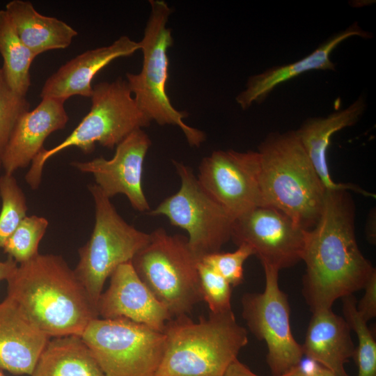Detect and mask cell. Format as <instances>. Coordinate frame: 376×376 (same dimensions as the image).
Instances as JSON below:
<instances>
[{
  "mask_svg": "<svg viewBox=\"0 0 376 376\" xmlns=\"http://www.w3.org/2000/svg\"><path fill=\"white\" fill-rule=\"evenodd\" d=\"M301 260L302 294L312 312L363 289L376 272L358 246L348 191H326L319 219L306 232Z\"/></svg>",
  "mask_w": 376,
  "mask_h": 376,
  "instance_id": "6da1fadb",
  "label": "cell"
},
{
  "mask_svg": "<svg viewBox=\"0 0 376 376\" xmlns=\"http://www.w3.org/2000/svg\"><path fill=\"white\" fill-rule=\"evenodd\" d=\"M6 281V298L50 338L80 336L99 318L96 305L61 256L38 253L17 265Z\"/></svg>",
  "mask_w": 376,
  "mask_h": 376,
  "instance_id": "7a4b0ae2",
  "label": "cell"
},
{
  "mask_svg": "<svg viewBox=\"0 0 376 376\" xmlns=\"http://www.w3.org/2000/svg\"><path fill=\"white\" fill-rule=\"evenodd\" d=\"M258 152L263 206L281 211L305 230L312 228L327 190L295 131L270 133Z\"/></svg>",
  "mask_w": 376,
  "mask_h": 376,
  "instance_id": "3957f363",
  "label": "cell"
},
{
  "mask_svg": "<svg viewBox=\"0 0 376 376\" xmlns=\"http://www.w3.org/2000/svg\"><path fill=\"white\" fill-rule=\"evenodd\" d=\"M165 350L155 376H223L248 343L232 310L210 312L193 322L187 315L167 322Z\"/></svg>",
  "mask_w": 376,
  "mask_h": 376,
  "instance_id": "277c9868",
  "label": "cell"
},
{
  "mask_svg": "<svg viewBox=\"0 0 376 376\" xmlns=\"http://www.w3.org/2000/svg\"><path fill=\"white\" fill-rule=\"evenodd\" d=\"M90 98L91 109L74 130L56 146L43 148L31 162L25 175L31 189L38 188L45 163L60 152L76 147L88 154L96 143L113 149L134 131L151 123L136 105L126 80L121 77L95 85Z\"/></svg>",
  "mask_w": 376,
  "mask_h": 376,
  "instance_id": "5b68a950",
  "label": "cell"
},
{
  "mask_svg": "<svg viewBox=\"0 0 376 376\" xmlns=\"http://www.w3.org/2000/svg\"><path fill=\"white\" fill-rule=\"evenodd\" d=\"M150 13L143 36L139 41L143 54L141 71L127 73L126 81L139 109L159 125L178 127L191 146L199 147L205 133L184 121L188 113L177 110L166 92L168 49L173 45L171 31L167 27L171 9L164 1L150 0Z\"/></svg>",
  "mask_w": 376,
  "mask_h": 376,
  "instance_id": "8992f818",
  "label": "cell"
},
{
  "mask_svg": "<svg viewBox=\"0 0 376 376\" xmlns=\"http://www.w3.org/2000/svg\"><path fill=\"white\" fill-rule=\"evenodd\" d=\"M187 237L162 228L131 263L141 280L173 318L187 315L203 301L197 265Z\"/></svg>",
  "mask_w": 376,
  "mask_h": 376,
  "instance_id": "52a82bcc",
  "label": "cell"
},
{
  "mask_svg": "<svg viewBox=\"0 0 376 376\" xmlns=\"http://www.w3.org/2000/svg\"><path fill=\"white\" fill-rule=\"evenodd\" d=\"M88 189L95 203V224L88 241L79 249L74 271L97 305L107 278L148 244L150 233L127 224L95 184Z\"/></svg>",
  "mask_w": 376,
  "mask_h": 376,
  "instance_id": "ba28073f",
  "label": "cell"
},
{
  "mask_svg": "<svg viewBox=\"0 0 376 376\" xmlns=\"http://www.w3.org/2000/svg\"><path fill=\"white\" fill-rule=\"evenodd\" d=\"M80 337L105 376H155L165 350L163 332L123 318H95Z\"/></svg>",
  "mask_w": 376,
  "mask_h": 376,
  "instance_id": "9c48e42d",
  "label": "cell"
},
{
  "mask_svg": "<svg viewBox=\"0 0 376 376\" xmlns=\"http://www.w3.org/2000/svg\"><path fill=\"white\" fill-rule=\"evenodd\" d=\"M173 162L180 178V189L148 214L165 216L171 225L185 230L189 248L201 260L220 251L230 240L234 219L203 189L189 166Z\"/></svg>",
  "mask_w": 376,
  "mask_h": 376,
  "instance_id": "30bf717a",
  "label": "cell"
},
{
  "mask_svg": "<svg viewBox=\"0 0 376 376\" xmlns=\"http://www.w3.org/2000/svg\"><path fill=\"white\" fill-rule=\"evenodd\" d=\"M263 266L264 291L243 295L242 317L252 334L266 343L267 363L272 376H279L300 365L304 354L291 331L290 305L279 285V270Z\"/></svg>",
  "mask_w": 376,
  "mask_h": 376,
  "instance_id": "8fae6325",
  "label": "cell"
},
{
  "mask_svg": "<svg viewBox=\"0 0 376 376\" xmlns=\"http://www.w3.org/2000/svg\"><path fill=\"white\" fill-rule=\"evenodd\" d=\"M258 152L216 150L198 166L197 179L203 189L235 219L263 206Z\"/></svg>",
  "mask_w": 376,
  "mask_h": 376,
  "instance_id": "7c38bea8",
  "label": "cell"
},
{
  "mask_svg": "<svg viewBox=\"0 0 376 376\" xmlns=\"http://www.w3.org/2000/svg\"><path fill=\"white\" fill-rule=\"evenodd\" d=\"M306 230L281 211L258 206L233 220L230 239L249 245L262 265L280 271L301 260Z\"/></svg>",
  "mask_w": 376,
  "mask_h": 376,
  "instance_id": "4fadbf2b",
  "label": "cell"
},
{
  "mask_svg": "<svg viewBox=\"0 0 376 376\" xmlns=\"http://www.w3.org/2000/svg\"><path fill=\"white\" fill-rule=\"evenodd\" d=\"M151 140L143 129L134 131L116 147L111 159L94 158L74 162L72 166L82 173H91L95 185L109 198L124 194L132 207L139 212L150 210L142 186L143 163Z\"/></svg>",
  "mask_w": 376,
  "mask_h": 376,
  "instance_id": "5bb4252c",
  "label": "cell"
},
{
  "mask_svg": "<svg viewBox=\"0 0 376 376\" xmlns=\"http://www.w3.org/2000/svg\"><path fill=\"white\" fill-rule=\"evenodd\" d=\"M96 308L99 318H127L161 332L173 318L141 280L131 262L120 265L111 274L109 286L102 292Z\"/></svg>",
  "mask_w": 376,
  "mask_h": 376,
  "instance_id": "9a60e30c",
  "label": "cell"
},
{
  "mask_svg": "<svg viewBox=\"0 0 376 376\" xmlns=\"http://www.w3.org/2000/svg\"><path fill=\"white\" fill-rule=\"evenodd\" d=\"M65 102L42 98L36 108L20 117L2 154L1 166L5 173L13 175L17 169L27 167L44 148L45 139L65 127L69 117Z\"/></svg>",
  "mask_w": 376,
  "mask_h": 376,
  "instance_id": "2e32d148",
  "label": "cell"
},
{
  "mask_svg": "<svg viewBox=\"0 0 376 376\" xmlns=\"http://www.w3.org/2000/svg\"><path fill=\"white\" fill-rule=\"evenodd\" d=\"M140 50L139 42L122 36L111 45L84 52L61 65L45 81L40 97L66 100L74 95L91 97L95 76L111 62Z\"/></svg>",
  "mask_w": 376,
  "mask_h": 376,
  "instance_id": "e0dca14e",
  "label": "cell"
},
{
  "mask_svg": "<svg viewBox=\"0 0 376 376\" xmlns=\"http://www.w3.org/2000/svg\"><path fill=\"white\" fill-rule=\"evenodd\" d=\"M369 38L371 33L363 30L357 22L345 30L335 33L321 44L308 56L283 65L274 66L263 72L251 75L248 79L245 88L235 100L244 110L254 103L263 102L269 93L279 85L311 70H336V65L331 59L332 52L343 41L351 37Z\"/></svg>",
  "mask_w": 376,
  "mask_h": 376,
  "instance_id": "ac0fdd59",
  "label": "cell"
},
{
  "mask_svg": "<svg viewBox=\"0 0 376 376\" xmlns=\"http://www.w3.org/2000/svg\"><path fill=\"white\" fill-rule=\"evenodd\" d=\"M50 337L6 298L0 302V368L31 375Z\"/></svg>",
  "mask_w": 376,
  "mask_h": 376,
  "instance_id": "d6986e66",
  "label": "cell"
},
{
  "mask_svg": "<svg viewBox=\"0 0 376 376\" xmlns=\"http://www.w3.org/2000/svg\"><path fill=\"white\" fill-rule=\"evenodd\" d=\"M366 107L364 98L359 97L345 109L335 111L324 117L306 120L295 131L327 191L352 190L366 196H375L354 185L335 182L331 177L327 162L331 136L336 132L356 124L364 113Z\"/></svg>",
  "mask_w": 376,
  "mask_h": 376,
  "instance_id": "ffe728a7",
  "label": "cell"
},
{
  "mask_svg": "<svg viewBox=\"0 0 376 376\" xmlns=\"http://www.w3.org/2000/svg\"><path fill=\"white\" fill-rule=\"evenodd\" d=\"M304 344V355L336 376H349L345 363L354 357L351 329L331 308L312 312Z\"/></svg>",
  "mask_w": 376,
  "mask_h": 376,
  "instance_id": "44dd1931",
  "label": "cell"
},
{
  "mask_svg": "<svg viewBox=\"0 0 376 376\" xmlns=\"http://www.w3.org/2000/svg\"><path fill=\"white\" fill-rule=\"evenodd\" d=\"M23 43L37 56L67 48L77 32L65 22L38 12L29 1L13 0L5 9Z\"/></svg>",
  "mask_w": 376,
  "mask_h": 376,
  "instance_id": "7402d4cb",
  "label": "cell"
},
{
  "mask_svg": "<svg viewBox=\"0 0 376 376\" xmlns=\"http://www.w3.org/2000/svg\"><path fill=\"white\" fill-rule=\"evenodd\" d=\"M31 376H105L79 336L50 339Z\"/></svg>",
  "mask_w": 376,
  "mask_h": 376,
  "instance_id": "603a6c76",
  "label": "cell"
},
{
  "mask_svg": "<svg viewBox=\"0 0 376 376\" xmlns=\"http://www.w3.org/2000/svg\"><path fill=\"white\" fill-rule=\"evenodd\" d=\"M1 70L9 87L26 97L31 86L30 69L36 56L23 43L4 9L0 10Z\"/></svg>",
  "mask_w": 376,
  "mask_h": 376,
  "instance_id": "cb8c5ba5",
  "label": "cell"
},
{
  "mask_svg": "<svg viewBox=\"0 0 376 376\" xmlns=\"http://www.w3.org/2000/svg\"><path fill=\"white\" fill-rule=\"evenodd\" d=\"M344 318L358 338L354 357L358 366L357 376H376V342L367 325L357 310L353 295L342 298Z\"/></svg>",
  "mask_w": 376,
  "mask_h": 376,
  "instance_id": "d4e9b609",
  "label": "cell"
},
{
  "mask_svg": "<svg viewBox=\"0 0 376 376\" xmlns=\"http://www.w3.org/2000/svg\"><path fill=\"white\" fill-rule=\"evenodd\" d=\"M48 225L45 217L26 216L6 242L4 253L17 264L32 259L39 253L38 246Z\"/></svg>",
  "mask_w": 376,
  "mask_h": 376,
  "instance_id": "484cf974",
  "label": "cell"
},
{
  "mask_svg": "<svg viewBox=\"0 0 376 376\" xmlns=\"http://www.w3.org/2000/svg\"><path fill=\"white\" fill-rule=\"evenodd\" d=\"M0 248L26 217V196L13 174L0 177Z\"/></svg>",
  "mask_w": 376,
  "mask_h": 376,
  "instance_id": "4316f807",
  "label": "cell"
},
{
  "mask_svg": "<svg viewBox=\"0 0 376 376\" xmlns=\"http://www.w3.org/2000/svg\"><path fill=\"white\" fill-rule=\"evenodd\" d=\"M30 110L24 96L15 93L9 87L0 68V169L4 148L18 120Z\"/></svg>",
  "mask_w": 376,
  "mask_h": 376,
  "instance_id": "83f0119b",
  "label": "cell"
},
{
  "mask_svg": "<svg viewBox=\"0 0 376 376\" xmlns=\"http://www.w3.org/2000/svg\"><path fill=\"white\" fill-rule=\"evenodd\" d=\"M203 300L210 313H224L231 309L232 286L220 274L201 262L197 265Z\"/></svg>",
  "mask_w": 376,
  "mask_h": 376,
  "instance_id": "f1b7e54d",
  "label": "cell"
},
{
  "mask_svg": "<svg viewBox=\"0 0 376 376\" xmlns=\"http://www.w3.org/2000/svg\"><path fill=\"white\" fill-rule=\"evenodd\" d=\"M253 255L252 249L242 244L233 252L219 251L205 256L201 261L220 274L232 287H235L243 282L244 263Z\"/></svg>",
  "mask_w": 376,
  "mask_h": 376,
  "instance_id": "f546056e",
  "label": "cell"
},
{
  "mask_svg": "<svg viewBox=\"0 0 376 376\" xmlns=\"http://www.w3.org/2000/svg\"><path fill=\"white\" fill-rule=\"evenodd\" d=\"M363 289L364 295L356 306L361 318L368 322L376 316V272L371 275Z\"/></svg>",
  "mask_w": 376,
  "mask_h": 376,
  "instance_id": "4dcf8cb0",
  "label": "cell"
},
{
  "mask_svg": "<svg viewBox=\"0 0 376 376\" xmlns=\"http://www.w3.org/2000/svg\"><path fill=\"white\" fill-rule=\"evenodd\" d=\"M279 376H336L329 370L321 366H316L313 368H306L300 365L290 370L288 373Z\"/></svg>",
  "mask_w": 376,
  "mask_h": 376,
  "instance_id": "1f68e13d",
  "label": "cell"
},
{
  "mask_svg": "<svg viewBox=\"0 0 376 376\" xmlns=\"http://www.w3.org/2000/svg\"><path fill=\"white\" fill-rule=\"evenodd\" d=\"M223 376H259L252 372L246 365L237 359H235L227 368Z\"/></svg>",
  "mask_w": 376,
  "mask_h": 376,
  "instance_id": "d6a6232c",
  "label": "cell"
},
{
  "mask_svg": "<svg viewBox=\"0 0 376 376\" xmlns=\"http://www.w3.org/2000/svg\"><path fill=\"white\" fill-rule=\"evenodd\" d=\"M17 263L11 258L4 261L0 260V281L7 280L15 271Z\"/></svg>",
  "mask_w": 376,
  "mask_h": 376,
  "instance_id": "836d02e7",
  "label": "cell"
},
{
  "mask_svg": "<svg viewBox=\"0 0 376 376\" xmlns=\"http://www.w3.org/2000/svg\"><path fill=\"white\" fill-rule=\"evenodd\" d=\"M367 236L368 240L373 243L375 242V214H370L367 221Z\"/></svg>",
  "mask_w": 376,
  "mask_h": 376,
  "instance_id": "e575fe53",
  "label": "cell"
},
{
  "mask_svg": "<svg viewBox=\"0 0 376 376\" xmlns=\"http://www.w3.org/2000/svg\"><path fill=\"white\" fill-rule=\"evenodd\" d=\"M0 376H6L3 372V369L0 368Z\"/></svg>",
  "mask_w": 376,
  "mask_h": 376,
  "instance_id": "d590c367",
  "label": "cell"
}]
</instances>
